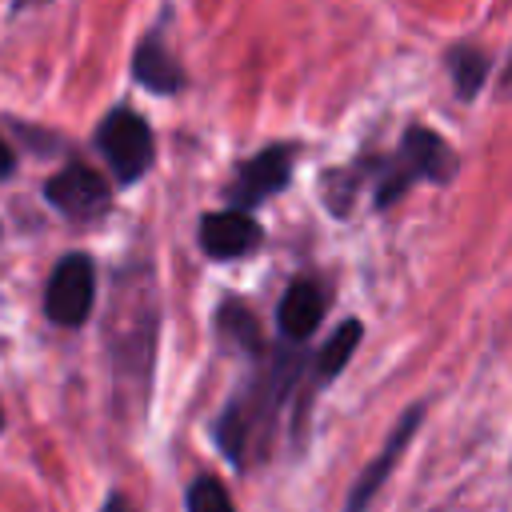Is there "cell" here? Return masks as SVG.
I'll list each match as a JSON object with an SVG mask.
<instances>
[{
	"mask_svg": "<svg viewBox=\"0 0 512 512\" xmlns=\"http://www.w3.org/2000/svg\"><path fill=\"white\" fill-rule=\"evenodd\" d=\"M300 376V356H296V340H284L276 352H272V364L224 408V416L216 420V444L228 452V460L236 468H248L252 460V444L260 440V452H264V440L272 436V420L280 412V404L288 400V388L296 384Z\"/></svg>",
	"mask_w": 512,
	"mask_h": 512,
	"instance_id": "6da1fadb",
	"label": "cell"
},
{
	"mask_svg": "<svg viewBox=\"0 0 512 512\" xmlns=\"http://www.w3.org/2000/svg\"><path fill=\"white\" fill-rule=\"evenodd\" d=\"M456 172V156L444 144V136H436L432 128L412 124L396 148V156L376 164V208H388L392 200H400L416 180H452Z\"/></svg>",
	"mask_w": 512,
	"mask_h": 512,
	"instance_id": "7a4b0ae2",
	"label": "cell"
},
{
	"mask_svg": "<svg viewBox=\"0 0 512 512\" xmlns=\"http://www.w3.org/2000/svg\"><path fill=\"white\" fill-rule=\"evenodd\" d=\"M96 148L104 152V160H108V168H112V176H116L120 184H136V180L148 172L152 156H156V148H152V128H148V120H144L140 112H132V108H112V112L100 120V128H96Z\"/></svg>",
	"mask_w": 512,
	"mask_h": 512,
	"instance_id": "3957f363",
	"label": "cell"
},
{
	"mask_svg": "<svg viewBox=\"0 0 512 512\" xmlns=\"http://www.w3.org/2000/svg\"><path fill=\"white\" fill-rule=\"evenodd\" d=\"M96 304V264L84 252H68L44 288V312L60 328H80Z\"/></svg>",
	"mask_w": 512,
	"mask_h": 512,
	"instance_id": "277c9868",
	"label": "cell"
},
{
	"mask_svg": "<svg viewBox=\"0 0 512 512\" xmlns=\"http://www.w3.org/2000/svg\"><path fill=\"white\" fill-rule=\"evenodd\" d=\"M44 200H48L60 216H68V220H76V224H88V220H100V216L112 208V188H108V180H104L96 168L72 160V164H64V168L44 184Z\"/></svg>",
	"mask_w": 512,
	"mask_h": 512,
	"instance_id": "5b68a950",
	"label": "cell"
},
{
	"mask_svg": "<svg viewBox=\"0 0 512 512\" xmlns=\"http://www.w3.org/2000/svg\"><path fill=\"white\" fill-rule=\"evenodd\" d=\"M292 160H296V148L292 144H272V148L256 152L252 160H244L236 168V180L228 184V204L248 212L256 204H264L268 196H276L280 188H288Z\"/></svg>",
	"mask_w": 512,
	"mask_h": 512,
	"instance_id": "8992f818",
	"label": "cell"
},
{
	"mask_svg": "<svg viewBox=\"0 0 512 512\" xmlns=\"http://www.w3.org/2000/svg\"><path fill=\"white\" fill-rule=\"evenodd\" d=\"M420 420H424V404H412V408L396 420V428L388 432L384 448L368 460V468H364V472L356 476V484L348 488V504H344V512H364V508L376 500V492H380V488H384V480L392 476L396 460H400V456H404V448L412 444V436H416Z\"/></svg>",
	"mask_w": 512,
	"mask_h": 512,
	"instance_id": "52a82bcc",
	"label": "cell"
},
{
	"mask_svg": "<svg viewBox=\"0 0 512 512\" xmlns=\"http://www.w3.org/2000/svg\"><path fill=\"white\" fill-rule=\"evenodd\" d=\"M260 244V224L244 208H220L200 220V248L212 260H236L248 256Z\"/></svg>",
	"mask_w": 512,
	"mask_h": 512,
	"instance_id": "ba28073f",
	"label": "cell"
},
{
	"mask_svg": "<svg viewBox=\"0 0 512 512\" xmlns=\"http://www.w3.org/2000/svg\"><path fill=\"white\" fill-rule=\"evenodd\" d=\"M324 316V288L316 280H296L288 284V292L280 296V308H276V324H280V336L284 340H308L316 332Z\"/></svg>",
	"mask_w": 512,
	"mask_h": 512,
	"instance_id": "9c48e42d",
	"label": "cell"
},
{
	"mask_svg": "<svg viewBox=\"0 0 512 512\" xmlns=\"http://www.w3.org/2000/svg\"><path fill=\"white\" fill-rule=\"evenodd\" d=\"M132 76L148 88V92H160V96H172L184 88V68L180 60L168 52V44L160 36H144L140 48L132 52Z\"/></svg>",
	"mask_w": 512,
	"mask_h": 512,
	"instance_id": "30bf717a",
	"label": "cell"
},
{
	"mask_svg": "<svg viewBox=\"0 0 512 512\" xmlns=\"http://www.w3.org/2000/svg\"><path fill=\"white\" fill-rule=\"evenodd\" d=\"M360 336H364L360 320H344V324L328 336V344L316 352V360H312V380H316V384L336 380V376L344 372V364L352 360V352L360 348Z\"/></svg>",
	"mask_w": 512,
	"mask_h": 512,
	"instance_id": "8fae6325",
	"label": "cell"
},
{
	"mask_svg": "<svg viewBox=\"0 0 512 512\" xmlns=\"http://www.w3.org/2000/svg\"><path fill=\"white\" fill-rule=\"evenodd\" d=\"M216 328H220V336H224L232 348H240V352H248V356H260V352H264L260 320H256V312H248L240 300H224V304H220Z\"/></svg>",
	"mask_w": 512,
	"mask_h": 512,
	"instance_id": "7c38bea8",
	"label": "cell"
},
{
	"mask_svg": "<svg viewBox=\"0 0 512 512\" xmlns=\"http://www.w3.org/2000/svg\"><path fill=\"white\" fill-rule=\"evenodd\" d=\"M448 68H452V80H456V96H460V100H472V96L484 88V80H488V72H492V60H488L480 48L460 44V48H452Z\"/></svg>",
	"mask_w": 512,
	"mask_h": 512,
	"instance_id": "4fadbf2b",
	"label": "cell"
},
{
	"mask_svg": "<svg viewBox=\"0 0 512 512\" xmlns=\"http://www.w3.org/2000/svg\"><path fill=\"white\" fill-rule=\"evenodd\" d=\"M188 512H236L228 488L216 476H196L188 488Z\"/></svg>",
	"mask_w": 512,
	"mask_h": 512,
	"instance_id": "5bb4252c",
	"label": "cell"
},
{
	"mask_svg": "<svg viewBox=\"0 0 512 512\" xmlns=\"http://www.w3.org/2000/svg\"><path fill=\"white\" fill-rule=\"evenodd\" d=\"M100 512H136V504L124 496V492H112L108 500H104V508Z\"/></svg>",
	"mask_w": 512,
	"mask_h": 512,
	"instance_id": "9a60e30c",
	"label": "cell"
},
{
	"mask_svg": "<svg viewBox=\"0 0 512 512\" xmlns=\"http://www.w3.org/2000/svg\"><path fill=\"white\" fill-rule=\"evenodd\" d=\"M12 168H16V156H12L8 140L0 136V180H8V176H12Z\"/></svg>",
	"mask_w": 512,
	"mask_h": 512,
	"instance_id": "2e32d148",
	"label": "cell"
},
{
	"mask_svg": "<svg viewBox=\"0 0 512 512\" xmlns=\"http://www.w3.org/2000/svg\"><path fill=\"white\" fill-rule=\"evenodd\" d=\"M500 84H504V92H512V56H508V64H504V72H500Z\"/></svg>",
	"mask_w": 512,
	"mask_h": 512,
	"instance_id": "e0dca14e",
	"label": "cell"
},
{
	"mask_svg": "<svg viewBox=\"0 0 512 512\" xmlns=\"http://www.w3.org/2000/svg\"><path fill=\"white\" fill-rule=\"evenodd\" d=\"M0 428H4V408H0Z\"/></svg>",
	"mask_w": 512,
	"mask_h": 512,
	"instance_id": "ac0fdd59",
	"label": "cell"
}]
</instances>
